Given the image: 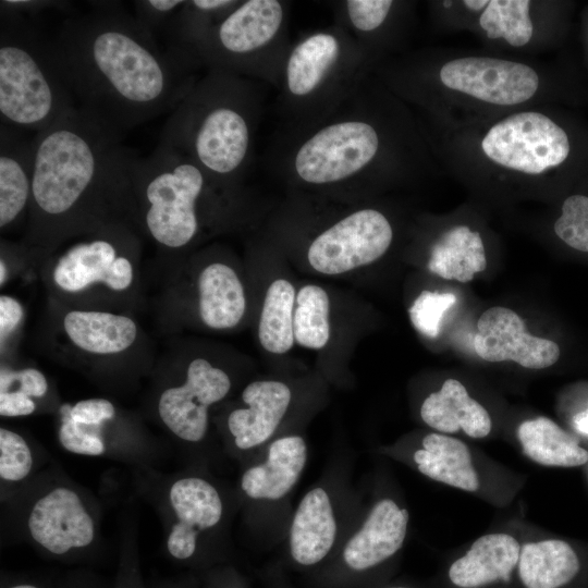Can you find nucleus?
Instances as JSON below:
<instances>
[{
  "label": "nucleus",
  "mask_w": 588,
  "mask_h": 588,
  "mask_svg": "<svg viewBox=\"0 0 588 588\" xmlns=\"http://www.w3.org/2000/svg\"><path fill=\"white\" fill-rule=\"evenodd\" d=\"M53 37L77 106L123 135L171 113L198 79L187 52L117 2L66 17Z\"/></svg>",
  "instance_id": "nucleus-1"
},
{
  "label": "nucleus",
  "mask_w": 588,
  "mask_h": 588,
  "mask_svg": "<svg viewBox=\"0 0 588 588\" xmlns=\"http://www.w3.org/2000/svg\"><path fill=\"white\" fill-rule=\"evenodd\" d=\"M282 168L317 188L401 183L442 171L417 113L373 73L330 113L293 128Z\"/></svg>",
  "instance_id": "nucleus-2"
},
{
  "label": "nucleus",
  "mask_w": 588,
  "mask_h": 588,
  "mask_svg": "<svg viewBox=\"0 0 588 588\" xmlns=\"http://www.w3.org/2000/svg\"><path fill=\"white\" fill-rule=\"evenodd\" d=\"M122 139L78 106L33 136L28 243L53 248L110 221L132 219L137 156Z\"/></svg>",
  "instance_id": "nucleus-3"
},
{
  "label": "nucleus",
  "mask_w": 588,
  "mask_h": 588,
  "mask_svg": "<svg viewBox=\"0 0 588 588\" xmlns=\"http://www.w3.org/2000/svg\"><path fill=\"white\" fill-rule=\"evenodd\" d=\"M420 121L442 171L477 189L540 193L588 172V131L560 105L464 122Z\"/></svg>",
  "instance_id": "nucleus-4"
},
{
  "label": "nucleus",
  "mask_w": 588,
  "mask_h": 588,
  "mask_svg": "<svg viewBox=\"0 0 588 588\" xmlns=\"http://www.w3.org/2000/svg\"><path fill=\"white\" fill-rule=\"evenodd\" d=\"M372 73L421 120L434 122L480 120L579 97L562 66L488 49H422L390 57Z\"/></svg>",
  "instance_id": "nucleus-5"
},
{
  "label": "nucleus",
  "mask_w": 588,
  "mask_h": 588,
  "mask_svg": "<svg viewBox=\"0 0 588 588\" xmlns=\"http://www.w3.org/2000/svg\"><path fill=\"white\" fill-rule=\"evenodd\" d=\"M261 109L253 78L210 69L170 113L159 143L185 154L218 184L233 189L252 161Z\"/></svg>",
  "instance_id": "nucleus-6"
},
{
  "label": "nucleus",
  "mask_w": 588,
  "mask_h": 588,
  "mask_svg": "<svg viewBox=\"0 0 588 588\" xmlns=\"http://www.w3.org/2000/svg\"><path fill=\"white\" fill-rule=\"evenodd\" d=\"M1 125L34 135L77 107L53 35L0 2Z\"/></svg>",
  "instance_id": "nucleus-7"
},
{
  "label": "nucleus",
  "mask_w": 588,
  "mask_h": 588,
  "mask_svg": "<svg viewBox=\"0 0 588 588\" xmlns=\"http://www.w3.org/2000/svg\"><path fill=\"white\" fill-rule=\"evenodd\" d=\"M373 60L340 25L311 32L289 48L277 83L291 127L335 109L372 73Z\"/></svg>",
  "instance_id": "nucleus-8"
},
{
  "label": "nucleus",
  "mask_w": 588,
  "mask_h": 588,
  "mask_svg": "<svg viewBox=\"0 0 588 588\" xmlns=\"http://www.w3.org/2000/svg\"><path fill=\"white\" fill-rule=\"evenodd\" d=\"M217 189L228 188L188 156L159 143L149 156L137 157L134 163L132 219L160 247L185 248L200 231L203 203Z\"/></svg>",
  "instance_id": "nucleus-9"
},
{
  "label": "nucleus",
  "mask_w": 588,
  "mask_h": 588,
  "mask_svg": "<svg viewBox=\"0 0 588 588\" xmlns=\"http://www.w3.org/2000/svg\"><path fill=\"white\" fill-rule=\"evenodd\" d=\"M366 505L352 460L338 453L294 507L285 538L283 567L299 576L321 567L340 548Z\"/></svg>",
  "instance_id": "nucleus-10"
},
{
  "label": "nucleus",
  "mask_w": 588,
  "mask_h": 588,
  "mask_svg": "<svg viewBox=\"0 0 588 588\" xmlns=\"http://www.w3.org/2000/svg\"><path fill=\"white\" fill-rule=\"evenodd\" d=\"M566 3L543 0H438L429 2L434 25L474 34L491 51L537 58L565 32Z\"/></svg>",
  "instance_id": "nucleus-11"
},
{
  "label": "nucleus",
  "mask_w": 588,
  "mask_h": 588,
  "mask_svg": "<svg viewBox=\"0 0 588 588\" xmlns=\"http://www.w3.org/2000/svg\"><path fill=\"white\" fill-rule=\"evenodd\" d=\"M285 3L279 0H247L222 19L198 32L184 47L199 66L218 69L244 77H265L266 59L282 66Z\"/></svg>",
  "instance_id": "nucleus-12"
},
{
  "label": "nucleus",
  "mask_w": 588,
  "mask_h": 588,
  "mask_svg": "<svg viewBox=\"0 0 588 588\" xmlns=\"http://www.w3.org/2000/svg\"><path fill=\"white\" fill-rule=\"evenodd\" d=\"M408 510L394 495L375 492L335 553L318 569L301 576L303 588H378L381 572L402 550Z\"/></svg>",
  "instance_id": "nucleus-13"
},
{
  "label": "nucleus",
  "mask_w": 588,
  "mask_h": 588,
  "mask_svg": "<svg viewBox=\"0 0 588 588\" xmlns=\"http://www.w3.org/2000/svg\"><path fill=\"white\" fill-rule=\"evenodd\" d=\"M308 445L298 432L281 436L244 465L238 479L245 522L267 547L282 544L294 507L291 504L307 464Z\"/></svg>",
  "instance_id": "nucleus-14"
},
{
  "label": "nucleus",
  "mask_w": 588,
  "mask_h": 588,
  "mask_svg": "<svg viewBox=\"0 0 588 588\" xmlns=\"http://www.w3.org/2000/svg\"><path fill=\"white\" fill-rule=\"evenodd\" d=\"M61 254L51 271L57 289L78 294L100 284L114 292L131 287L135 270L132 254L138 246L127 220H113Z\"/></svg>",
  "instance_id": "nucleus-15"
},
{
  "label": "nucleus",
  "mask_w": 588,
  "mask_h": 588,
  "mask_svg": "<svg viewBox=\"0 0 588 588\" xmlns=\"http://www.w3.org/2000/svg\"><path fill=\"white\" fill-rule=\"evenodd\" d=\"M393 238L389 217L377 208L363 207L317 234L308 246L307 259L320 273L342 274L381 258Z\"/></svg>",
  "instance_id": "nucleus-16"
},
{
  "label": "nucleus",
  "mask_w": 588,
  "mask_h": 588,
  "mask_svg": "<svg viewBox=\"0 0 588 588\" xmlns=\"http://www.w3.org/2000/svg\"><path fill=\"white\" fill-rule=\"evenodd\" d=\"M240 397L241 404L224 418L223 436L229 453L245 464L285 434L294 393L284 381L264 379L249 382Z\"/></svg>",
  "instance_id": "nucleus-17"
},
{
  "label": "nucleus",
  "mask_w": 588,
  "mask_h": 588,
  "mask_svg": "<svg viewBox=\"0 0 588 588\" xmlns=\"http://www.w3.org/2000/svg\"><path fill=\"white\" fill-rule=\"evenodd\" d=\"M231 388V378L223 369L195 358L187 366L184 381L161 392L159 417L181 441L199 443L208 433L210 407L223 401Z\"/></svg>",
  "instance_id": "nucleus-18"
},
{
  "label": "nucleus",
  "mask_w": 588,
  "mask_h": 588,
  "mask_svg": "<svg viewBox=\"0 0 588 588\" xmlns=\"http://www.w3.org/2000/svg\"><path fill=\"white\" fill-rule=\"evenodd\" d=\"M29 538L53 555L87 548L97 525L82 494L73 487L56 485L37 497L26 515Z\"/></svg>",
  "instance_id": "nucleus-19"
},
{
  "label": "nucleus",
  "mask_w": 588,
  "mask_h": 588,
  "mask_svg": "<svg viewBox=\"0 0 588 588\" xmlns=\"http://www.w3.org/2000/svg\"><path fill=\"white\" fill-rule=\"evenodd\" d=\"M174 520L167 537L171 556L188 560L201 538L216 531L225 515V502L217 485L206 476L189 474L175 479L169 489Z\"/></svg>",
  "instance_id": "nucleus-20"
},
{
  "label": "nucleus",
  "mask_w": 588,
  "mask_h": 588,
  "mask_svg": "<svg viewBox=\"0 0 588 588\" xmlns=\"http://www.w3.org/2000/svg\"><path fill=\"white\" fill-rule=\"evenodd\" d=\"M476 354L492 363L512 360L529 369H543L560 357L559 345L527 332L523 319L506 307H491L478 319Z\"/></svg>",
  "instance_id": "nucleus-21"
},
{
  "label": "nucleus",
  "mask_w": 588,
  "mask_h": 588,
  "mask_svg": "<svg viewBox=\"0 0 588 588\" xmlns=\"http://www.w3.org/2000/svg\"><path fill=\"white\" fill-rule=\"evenodd\" d=\"M414 2L395 0H346L340 9V25L377 65L396 56L413 19Z\"/></svg>",
  "instance_id": "nucleus-22"
},
{
  "label": "nucleus",
  "mask_w": 588,
  "mask_h": 588,
  "mask_svg": "<svg viewBox=\"0 0 588 588\" xmlns=\"http://www.w3.org/2000/svg\"><path fill=\"white\" fill-rule=\"evenodd\" d=\"M380 452L409 464L433 481L467 492H476L480 487L469 448L452 436L433 431L414 442L399 443Z\"/></svg>",
  "instance_id": "nucleus-23"
},
{
  "label": "nucleus",
  "mask_w": 588,
  "mask_h": 588,
  "mask_svg": "<svg viewBox=\"0 0 588 588\" xmlns=\"http://www.w3.org/2000/svg\"><path fill=\"white\" fill-rule=\"evenodd\" d=\"M24 132L0 127V228L4 231L29 213L34 140Z\"/></svg>",
  "instance_id": "nucleus-24"
},
{
  "label": "nucleus",
  "mask_w": 588,
  "mask_h": 588,
  "mask_svg": "<svg viewBox=\"0 0 588 588\" xmlns=\"http://www.w3.org/2000/svg\"><path fill=\"white\" fill-rule=\"evenodd\" d=\"M520 548L510 534H486L450 565L448 577L457 588H487L506 583L517 568Z\"/></svg>",
  "instance_id": "nucleus-25"
},
{
  "label": "nucleus",
  "mask_w": 588,
  "mask_h": 588,
  "mask_svg": "<svg viewBox=\"0 0 588 588\" xmlns=\"http://www.w3.org/2000/svg\"><path fill=\"white\" fill-rule=\"evenodd\" d=\"M419 415L428 427L444 434L463 431L470 438L481 439L492 429L487 409L456 379L445 380L438 391L427 395Z\"/></svg>",
  "instance_id": "nucleus-26"
},
{
  "label": "nucleus",
  "mask_w": 588,
  "mask_h": 588,
  "mask_svg": "<svg viewBox=\"0 0 588 588\" xmlns=\"http://www.w3.org/2000/svg\"><path fill=\"white\" fill-rule=\"evenodd\" d=\"M428 269L446 280L469 282L487 267L486 244L469 222H450L430 245Z\"/></svg>",
  "instance_id": "nucleus-27"
},
{
  "label": "nucleus",
  "mask_w": 588,
  "mask_h": 588,
  "mask_svg": "<svg viewBox=\"0 0 588 588\" xmlns=\"http://www.w3.org/2000/svg\"><path fill=\"white\" fill-rule=\"evenodd\" d=\"M70 342L95 355L119 354L137 339V324L124 315L102 310L73 309L62 319Z\"/></svg>",
  "instance_id": "nucleus-28"
},
{
  "label": "nucleus",
  "mask_w": 588,
  "mask_h": 588,
  "mask_svg": "<svg viewBox=\"0 0 588 588\" xmlns=\"http://www.w3.org/2000/svg\"><path fill=\"white\" fill-rule=\"evenodd\" d=\"M198 313L213 330L236 327L246 310L243 284L233 268L223 262L208 264L197 279Z\"/></svg>",
  "instance_id": "nucleus-29"
},
{
  "label": "nucleus",
  "mask_w": 588,
  "mask_h": 588,
  "mask_svg": "<svg viewBox=\"0 0 588 588\" xmlns=\"http://www.w3.org/2000/svg\"><path fill=\"white\" fill-rule=\"evenodd\" d=\"M579 568L578 556L567 542L544 539L522 546L516 572L525 588H560Z\"/></svg>",
  "instance_id": "nucleus-30"
},
{
  "label": "nucleus",
  "mask_w": 588,
  "mask_h": 588,
  "mask_svg": "<svg viewBox=\"0 0 588 588\" xmlns=\"http://www.w3.org/2000/svg\"><path fill=\"white\" fill-rule=\"evenodd\" d=\"M517 438L524 454L539 465L577 467L588 462V451L548 417L524 420L517 428Z\"/></svg>",
  "instance_id": "nucleus-31"
},
{
  "label": "nucleus",
  "mask_w": 588,
  "mask_h": 588,
  "mask_svg": "<svg viewBox=\"0 0 588 588\" xmlns=\"http://www.w3.org/2000/svg\"><path fill=\"white\" fill-rule=\"evenodd\" d=\"M295 290L285 279L274 280L268 287L258 324L261 346L273 354L289 352L294 343L293 315Z\"/></svg>",
  "instance_id": "nucleus-32"
},
{
  "label": "nucleus",
  "mask_w": 588,
  "mask_h": 588,
  "mask_svg": "<svg viewBox=\"0 0 588 588\" xmlns=\"http://www.w3.org/2000/svg\"><path fill=\"white\" fill-rule=\"evenodd\" d=\"M329 296L315 284L303 286L296 295L293 331L296 342L306 348L320 350L330 338Z\"/></svg>",
  "instance_id": "nucleus-33"
},
{
  "label": "nucleus",
  "mask_w": 588,
  "mask_h": 588,
  "mask_svg": "<svg viewBox=\"0 0 588 588\" xmlns=\"http://www.w3.org/2000/svg\"><path fill=\"white\" fill-rule=\"evenodd\" d=\"M552 230L568 247L588 253V194L574 192L566 195Z\"/></svg>",
  "instance_id": "nucleus-34"
},
{
  "label": "nucleus",
  "mask_w": 588,
  "mask_h": 588,
  "mask_svg": "<svg viewBox=\"0 0 588 588\" xmlns=\"http://www.w3.org/2000/svg\"><path fill=\"white\" fill-rule=\"evenodd\" d=\"M34 457L27 441L17 432L0 428V478L5 482H20L28 477Z\"/></svg>",
  "instance_id": "nucleus-35"
},
{
  "label": "nucleus",
  "mask_w": 588,
  "mask_h": 588,
  "mask_svg": "<svg viewBox=\"0 0 588 588\" xmlns=\"http://www.w3.org/2000/svg\"><path fill=\"white\" fill-rule=\"evenodd\" d=\"M456 302L452 293L424 291L408 309L415 329L428 338H436L444 314Z\"/></svg>",
  "instance_id": "nucleus-36"
},
{
  "label": "nucleus",
  "mask_w": 588,
  "mask_h": 588,
  "mask_svg": "<svg viewBox=\"0 0 588 588\" xmlns=\"http://www.w3.org/2000/svg\"><path fill=\"white\" fill-rule=\"evenodd\" d=\"M61 413L58 440L64 450L87 456H99L106 452V443L97 427L75 422L70 415V405H64Z\"/></svg>",
  "instance_id": "nucleus-37"
},
{
  "label": "nucleus",
  "mask_w": 588,
  "mask_h": 588,
  "mask_svg": "<svg viewBox=\"0 0 588 588\" xmlns=\"http://www.w3.org/2000/svg\"><path fill=\"white\" fill-rule=\"evenodd\" d=\"M184 4L185 1L180 0L136 1L135 17L157 36V33L164 32Z\"/></svg>",
  "instance_id": "nucleus-38"
},
{
  "label": "nucleus",
  "mask_w": 588,
  "mask_h": 588,
  "mask_svg": "<svg viewBox=\"0 0 588 588\" xmlns=\"http://www.w3.org/2000/svg\"><path fill=\"white\" fill-rule=\"evenodd\" d=\"M70 415L77 424L98 428L101 424L115 416V407L107 399H87L70 406Z\"/></svg>",
  "instance_id": "nucleus-39"
},
{
  "label": "nucleus",
  "mask_w": 588,
  "mask_h": 588,
  "mask_svg": "<svg viewBox=\"0 0 588 588\" xmlns=\"http://www.w3.org/2000/svg\"><path fill=\"white\" fill-rule=\"evenodd\" d=\"M17 384L19 391L29 397H42L48 392V381L45 375L36 368H24L19 371H1V390L11 383Z\"/></svg>",
  "instance_id": "nucleus-40"
},
{
  "label": "nucleus",
  "mask_w": 588,
  "mask_h": 588,
  "mask_svg": "<svg viewBox=\"0 0 588 588\" xmlns=\"http://www.w3.org/2000/svg\"><path fill=\"white\" fill-rule=\"evenodd\" d=\"M36 403L32 397L19 390L0 392V415L2 417H22L32 415Z\"/></svg>",
  "instance_id": "nucleus-41"
},
{
  "label": "nucleus",
  "mask_w": 588,
  "mask_h": 588,
  "mask_svg": "<svg viewBox=\"0 0 588 588\" xmlns=\"http://www.w3.org/2000/svg\"><path fill=\"white\" fill-rule=\"evenodd\" d=\"M23 307L15 298L1 295L0 297V339L1 344L13 333L23 319Z\"/></svg>",
  "instance_id": "nucleus-42"
},
{
  "label": "nucleus",
  "mask_w": 588,
  "mask_h": 588,
  "mask_svg": "<svg viewBox=\"0 0 588 588\" xmlns=\"http://www.w3.org/2000/svg\"><path fill=\"white\" fill-rule=\"evenodd\" d=\"M260 578L264 588H298L279 560L267 564L260 573Z\"/></svg>",
  "instance_id": "nucleus-43"
},
{
  "label": "nucleus",
  "mask_w": 588,
  "mask_h": 588,
  "mask_svg": "<svg viewBox=\"0 0 588 588\" xmlns=\"http://www.w3.org/2000/svg\"><path fill=\"white\" fill-rule=\"evenodd\" d=\"M575 427L580 432L588 434V413L579 414L575 418Z\"/></svg>",
  "instance_id": "nucleus-44"
},
{
  "label": "nucleus",
  "mask_w": 588,
  "mask_h": 588,
  "mask_svg": "<svg viewBox=\"0 0 588 588\" xmlns=\"http://www.w3.org/2000/svg\"><path fill=\"white\" fill-rule=\"evenodd\" d=\"M225 588H248L245 586L238 578L236 579H229L228 586Z\"/></svg>",
  "instance_id": "nucleus-45"
},
{
  "label": "nucleus",
  "mask_w": 588,
  "mask_h": 588,
  "mask_svg": "<svg viewBox=\"0 0 588 588\" xmlns=\"http://www.w3.org/2000/svg\"><path fill=\"white\" fill-rule=\"evenodd\" d=\"M0 283L3 284L5 278H7V265L4 262V259L1 258V261H0Z\"/></svg>",
  "instance_id": "nucleus-46"
},
{
  "label": "nucleus",
  "mask_w": 588,
  "mask_h": 588,
  "mask_svg": "<svg viewBox=\"0 0 588 588\" xmlns=\"http://www.w3.org/2000/svg\"><path fill=\"white\" fill-rule=\"evenodd\" d=\"M585 45H586V50H587V56H588V17H587V21H586V25H585ZM588 58V57H587Z\"/></svg>",
  "instance_id": "nucleus-47"
},
{
  "label": "nucleus",
  "mask_w": 588,
  "mask_h": 588,
  "mask_svg": "<svg viewBox=\"0 0 588 588\" xmlns=\"http://www.w3.org/2000/svg\"><path fill=\"white\" fill-rule=\"evenodd\" d=\"M378 588H414L407 585H388V586H381Z\"/></svg>",
  "instance_id": "nucleus-48"
},
{
  "label": "nucleus",
  "mask_w": 588,
  "mask_h": 588,
  "mask_svg": "<svg viewBox=\"0 0 588 588\" xmlns=\"http://www.w3.org/2000/svg\"><path fill=\"white\" fill-rule=\"evenodd\" d=\"M10 588H38L34 585H30V584H21V585H15V586H12Z\"/></svg>",
  "instance_id": "nucleus-49"
}]
</instances>
